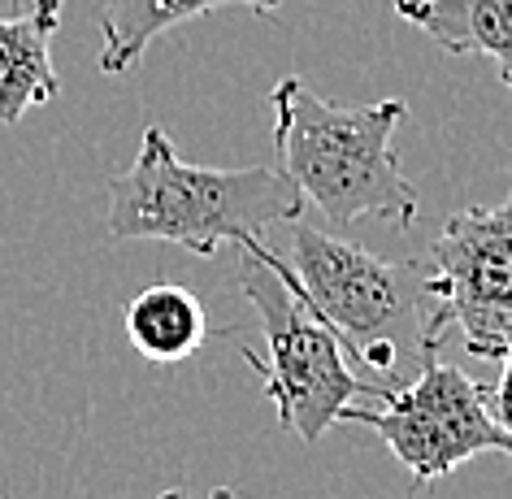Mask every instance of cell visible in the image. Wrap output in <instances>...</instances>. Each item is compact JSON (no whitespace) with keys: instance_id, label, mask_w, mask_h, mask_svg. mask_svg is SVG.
Instances as JSON below:
<instances>
[{"instance_id":"obj_3","label":"cell","mask_w":512,"mask_h":499,"mask_svg":"<svg viewBox=\"0 0 512 499\" xmlns=\"http://www.w3.org/2000/svg\"><path fill=\"white\" fill-rule=\"evenodd\" d=\"M300 187L274 165L209 170L174 152L161 126H148L139 157L109 178V235L157 239L213 257L222 243L256 239L274 222H296Z\"/></svg>"},{"instance_id":"obj_11","label":"cell","mask_w":512,"mask_h":499,"mask_svg":"<svg viewBox=\"0 0 512 499\" xmlns=\"http://www.w3.org/2000/svg\"><path fill=\"white\" fill-rule=\"evenodd\" d=\"M499 361H504V374H499V387L491 395V413H495L499 426L512 434V343H508V352L499 356Z\"/></svg>"},{"instance_id":"obj_4","label":"cell","mask_w":512,"mask_h":499,"mask_svg":"<svg viewBox=\"0 0 512 499\" xmlns=\"http://www.w3.org/2000/svg\"><path fill=\"white\" fill-rule=\"evenodd\" d=\"M239 287L256 309L270 365L248 352V365L261 369L278 421L300 443H317L356 400H387L374 382L356 374L339 335L309 304L287 261H278L261 239L239 243Z\"/></svg>"},{"instance_id":"obj_7","label":"cell","mask_w":512,"mask_h":499,"mask_svg":"<svg viewBox=\"0 0 512 499\" xmlns=\"http://www.w3.org/2000/svg\"><path fill=\"white\" fill-rule=\"evenodd\" d=\"M66 0H27L0 18V126H18L31 109L61 96L53 66V35Z\"/></svg>"},{"instance_id":"obj_5","label":"cell","mask_w":512,"mask_h":499,"mask_svg":"<svg viewBox=\"0 0 512 499\" xmlns=\"http://www.w3.org/2000/svg\"><path fill=\"white\" fill-rule=\"evenodd\" d=\"M339 421L374 430L387 452L417 478V486L447 478L473 456H512V434L495 421L486 387L439 356L421 365L408 387L378 400V408L348 404Z\"/></svg>"},{"instance_id":"obj_1","label":"cell","mask_w":512,"mask_h":499,"mask_svg":"<svg viewBox=\"0 0 512 499\" xmlns=\"http://www.w3.org/2000/svg\"><path fill=\"white\" fill-rule=\"evenodd\" d=\"M291 274L339 335L356 374L391 395L439 356L426 265L387 261L322 226L291 222Z\"/></svg>"},{"instance_id":"obj_8","label":"cell","mask_w":512,"mask_h":499,"mask_svg":"<svg viewBox=\"0 0 512 499\" xmlns=\"http://www.w3.org/2000/svg\"><path fill=\"white\" fill-rule=\"evenodd\" d=\"M395 14L447 57L491 61L512 92V0H395Z\"/></svg>"},{"instance_id":"obj_2","label":"cell","mask_w":512,"mask_h":499,"mask_svg":"<svg viewBox=\"0 0 512 499\" xmlns=\"http://www.w3.org/2000/svg\"><path fill=\"white\" fill-rule=\"evenodd\" d=\"M270 109L278 170L335 230L365 217L400 230L417 222V187L391 148L395 131L408 122L404 100L387 96L343 109L322 100L304 79H278Z\"/></svg>"},{"instance_id":"obj_12","label":"cell","mask_w":512,"mask_h":499,"mask_svg":"<svg viewBox=\"0 0 512 499\" xmlns=\"http://www.w3.org/2000/svg\"><path fill=\"white\" fill-rule=\"evenodd\" d=\"M157 499H187V491H165V495H157ZM209 499H239V491H230V486H217Z\"/></svg>"},{"instance_id":"obj_9","label":"cell","mask_w":512,"mask_h":499,"mask_svg":"<svg viewBox=\"0 0 512 499\" xmlns=\"http://www.w3.org/2000/svg\"><path fill=\"white\" fill-rule=\"evenodd\" d=\"M283 0H96L100 22V70L105 74H131L152 40L165 31L183 27L187 18L213 14V9H256V14H274Z\"/></svg>"},{"instance_id":"obj_10","label":"cell","mask_w":512,"mask_h":499,"mask_svg":"<svg viewBox=\"0 0 512 499\" xmlns=\"http://www.w3.org/2000/svg\"><path fill=\"white\" fill-rule=\"evenodd\" d=\"M126 339L152 365L187 361L209 339V317H204L200 296L187 287L157 283L126 304Z\"/></svg>"},{"instance_id":"obj_6","label":"cell","mask_w":512,"mask_h":499,"mask_svg":"<svg viewBox=\"0 0 512 499\" xmlns=\"http://www.w3.org/2000/svg\"><path fill=\"white\" fill-rule=\"evenodd\" d=\"M434 330L456 326L465 348L499 361L512 343V191L491 209H460L430 243Z\"/></svg>"}]
</instances>
